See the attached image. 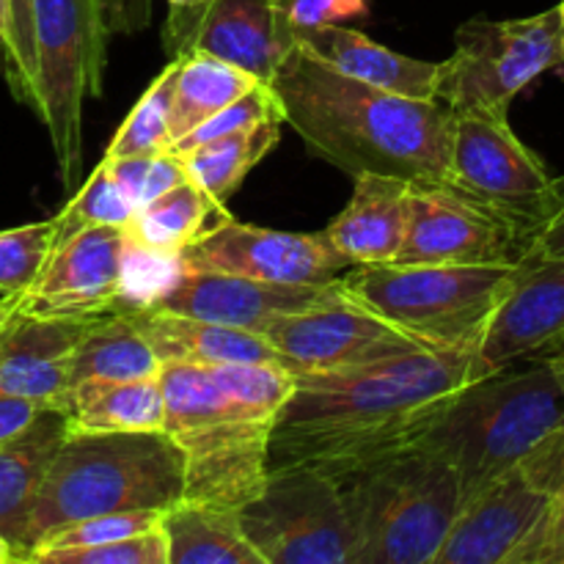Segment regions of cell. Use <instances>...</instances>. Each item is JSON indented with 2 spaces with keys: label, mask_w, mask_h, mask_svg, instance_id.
Masks as SVG:
<instances>
[{
  "label": "cell",
  "mask_w": 564,
  "mask_h": 564,
  "mask_svg": "<svg viewBox=\"0 0 564 564\" xmlns=\"http://www.w3.org/2000/svg\"><path fill=\"white\" fill-rule=\"evenodd\" d=\"M488 375L479 350H422L356 372L297 375L270 435V471L303 466L350 482L422 444Z\"/></svg>",
  "instance_id": "cell-1"
},
{
  "label": "cell",
  "mask_w": 564,
  "mask_h": 564,
  "mask_svg": "<svg viewBox=\"0 0 564 564\" xmlns=\"http://www.w3.org/2000/svg\"><path fill=\"white\" fill-rule=\"evenodd\" d=\"M273 91L306 147L352 180L383 174L413 187L455 191L449 105L352 80L303 44L281 66Z\"/></svg>",
  "instance_id": "cell-2"
},
{
  "label": "cell",
  "mask_w": 564,
  "mask_h": 564,
  "mask_svg": "<svg viewBox=\"0 0 564 564\" xmlns=\"http://www.w3.org/2000/svg\"><path fill=\"white\" fill-rule=\"evenodd\" d=\"M185 499V457L165 433L72 430L28 518L20 562L66 523L108 512L158 510Z\"/></svg>",
  "instance_id": "cell-3"
},
{
  "label": "cell",
  "mask_w": 564,
  "mask_h": 564,
  "mask_svg": "<svg viewBox=\"0 0 564 564\" xmlns=\"http://www.w3.org/2000/svg\"><path fill=\"white\" fill-rule=\"evenodd\" d=\"M165 435L185 457V499L242 510L270 477L275 416L242 405L215 375L193 364H163Z\"/></svg>",
  "instance_id": "cell-4"
},
{
  "label": "cell",
  "mask_w": 564,
  "mask_h": 564,
  "mask_svg": "<svg viewBox=\"0 0 564 564\" xmlns=\"http://www.w3.org/2000/svg\"><path fill=\"white\" fill-rule=\"evenodd\" d=\"M339 488L352 527L350 564H435L463 507L449 455L427 438Z\"/></svg>",
  "instance_id": "cell-5"
},
{
  "label": "cell",
  "mask_w": 564,
  "mask_h": 564,
  "mask_svg": "<svg viewBox=\"0 0 564 564\" xmlns=\"http://www.w3.org/2000/svg\"><path fill=\"white\" fill-rule=\"evenodd\" d=\"M560 427L564 389L549 358H540L521 372L501 369L468 386L427 441L449 455L468 505Z\"/></svg>",
  "instance_id": "cell-6"
},
{
  "label": "cell",
  "mask_w": 564,
  "mask_h": 564,
  "mask_svg": "<svg viewBox=\"0 0 564 564\" xmlns=\"http://www.w3.org/2000/svg\"><path fill=\"white\" fill-rule=\"evenodd\" d=\"M512 264H361L339 275L358 306L438 350H479L510 286Z\"/></svg>",
  "instance_id": "cell-7"
},
{
  "label": "cell",
  "mask_w": 564,
  "mask_h": 564,
  "mask_svg": "<svg viewBox=\"0 0 564 564\" xmlns=\"http://www.w3.org/2000/svg\"><path fill=\"white\" fill-rule=\"evenodd\" d=\"M39 105L61 182L83 171V108L102 94L108 25L99 0H33Z\"/></svg>",
  "instance_id": "cell-8"
},
{
  "label": "cell",
  "mask_w": 564,
  "mask_h": 564,
  "mask_svg": "<svg viewBox=\"0 0 564 564\" xmlns=\"http://www.w3.org/2000/svg\"><path fill=\"white\" fill-rule=\"evenodd\" d=\"M560 6L523 20H468L455 33V53L441 61L438 102L452 113L507 119L510 102L543 72L564 64Z\"/></svg>",
  "instance_id": "cell-9"
},
{
  "label": "cell",
  "mask_w": 564,
  "mask_h": 564,
  "mask_svg": "<svg viewBox=\"0 0 564 564\" xmlns=\"http://www.w3.org/2000/svg\"><path fill=\"white\" fill-rule=\"evenodd\" d=\"M264 564H350L352 527L341 488L314 468H273L240 510Z\"/></svg>",
  "instance_id": "cell-10"
},
{
  "label": "cell",
  "mask_w": 564,
  "mask_h": 564,
  "mask_svg": "<svg viewBox=\"0 0 564 564\" xmlns=\"http://www.w3.org/2000/svg\"><path fill=\"white\" fill-rule=\"evenodd\" d=\"M564 479V427L463 505L435 564H510Z\"/></svg>",
  "instance_id": "cell-11"
},
{
  "label": "cell",
  "mask_w": 564,
  "mask_h": 564,
  "mask_svg": "<svg viewBox=\"0 0 564 564\" xmlns=\"http://www.w3.org/2000/svg\"><path fill=\"white\" fill-rule=\"evenodd\" d=\"M452 185L474 202L523 226L527 237L545 218L554 176L518 141L510 121L488 113H455Z\"/></svg>",
  "instance_id": "cell-12"
},
{
  "label": "cell",
  "mask_w": 564,
  "mask_h": 564,
  "mask_svg": "<svg viewBox=\"0 0 564 564\" xmlns=\"http://www.w3.org/2000/svg\"><path fill=\"white\" fill-rule=\"evenodd\" d=\"M529 237L507 215L446 187H413L400 264H518Z\"/></svg>",
  "instance_id": "cell-13"
},
{
  "label": "cell",
  "mask_w": 564,
  "mask_h": 564,
  "mask_svg": "<svg viewBox=\"0 0 564 564\" xmlns=\"http://www.w3.org/2000/svg\"><path fill=\"white\" fill-rule=\"evenodd\" d=\"M264 336L292 364L295 378L356 372L411 352L438 350L419 334L358 306L356 301L284 317L270 325Z\"/></svg>",
  "instance_id": "cell-14"
},
{
  "label": "cell",
  "mask_w": 564,
  "mask_h": 564,
  "mask_svg": "<svg viewBox=\"0 0 564 564\" xmlns=\"http://www.w3.org/2000/svg\"><path fill=\"white\" fill-rule=\"evenodd\" d=\"M182 270L246 275L273 284H325L352 268L319 235L264 229L226 218L180 253Z\"/></svg>",
  "instance_id": "cell-15"
},
{
  "label": "cell",
  "mask_w": 564,
  "mask_h": 564,
  "mask_svg": "<svg viewBox=\"0 0 564 564\" xmlns=\"http://www.w3.org/2000/svg\"><path fill=\"white\" fill-rule=\"evenodd\" d=\"M341 303H350V295L339 279L325 284H273L246 275L182 270L149 308L264 334L279 319Z\"/></svg>",
  "instance_id": "cell-16"
},
{
  "label": "cell",
  "mask_w": 564,
  "mask_h": 564,
  "mask_svg": "<svg viewBox=\"0 0 564 564\" xmlns=\"http://www.w3.org/2000/svg\"><path fill=\"white\" fill-rule=\"evenodd\" d=\"M127 229L88 226L55 242L42 275L20 295V312L36 317H99L116 312L124 281Z\"/></svg>",
  "instance_id": "cell-17"
},
{
  "label": "cell",
  "mask_w": 564,
  "mask_h": 564,
  "mask_svg": "<svg viewBox=\"0 0 564 564\" xmlns=\"http://www.w3.org/2000/svg\"><path fill=\"white\" fill-rule=\"evenodd\" d=\"M564 347V257L521 262L479 345L494 372Z\"/></svg>",
  "instance_id": "cell-18"
},
{
  "label": "cell",
  "mask_w": 564,
  "mask_h": 564,
  "mask_svg": "<svg viewBox=\"0 0 564 564\" xmlns=\"http://www.w3.org/2000/svg\"><path fill=\"white\" fill-rule=\"evenodd\" d=\"M295 47L292 0H213L182 55H215L273 86Z\"/></svg>",
  "instance_id": "cell-19"
},
{
  "label": "cell",
  "mask_w": 564,
  "mask_h": 564,
  "mask_svg": "<svg viewBox=\"0 0 564 564\" xmlns=\"http://www.w3.org/2000/svg\"><path fill=\"white\" fill-rule=\"evenodd\" d=\"M124 314H130L163 364H193L204 369L229 364H275L292 372V364L264 334L158 308H135Z\"/></svg>",
  "instance_id": "cell-20"
},
{
  "label": "cell",
  "mask_w": 564,
  "mask_h": 564,
  "mask_svg": "<svg viewBox=\"0 0 564 564\" xmlns=\"http://www.w3.org/2000/svg\"><path fill=\"white\" fill-rule=\"evenodd\" d=\"M411 185L383 174L356 176L347 207L323 231L330 246L352 264H389L400 257L408 231Z\"/></svg>",
  "instance_id": "cell-21"
},
{
  "label": "cell",
  "mask_w": 564,
  "mask_h": 564,
  "mask_svg": "<svg viewBox=\"0 0 564 564\" xmlns=\"http://www.w3.org/2000/svg\"><path fill=\"white\" fill-rule=\"evenodd\" d=\"M297 44H303L308 53L352 80L402 94V97L438 99L441 64L394 53L364 36L361 31L345 25L314 28V31L297 33Z\"/></svg>",
  "instance_id": "cell-22"
},
{
  "label": "cell",
  "mask_w": 564,
  "mask_h": 564,
  "mask_svg": "<svg viewBox=\"0 0 564 564\" xmlns=\"http://www.w3.org/2000/svg\"><path fill=\"white\" fill-rule=\"evenodd\" d=\"M69 433V413L64 408H44L20 435L0 444V534L14 545L17 560L44 477Z\"/></svg>",
  "instance_id": "cell-23"
},
{
  "label": "cell",
  "mask_w": 564,
  "mask_h": 564,
  "mask_svg": "<svg viewBox=\"0 0 564 564\" xmlns=\"http://www.w3.org/2000/svg\"><path fill=\"white\" fill-rule=\"evenodd\" d=\"M72 430L83 433H165V391L158 378L83 380L66 397Z\"/></svg>",
  "instance_id": "cell-24"
},
{
  "label": "cell",
  "mask_w": 564,
  "mask_h": 564,
  "mask_svg": "<svg viewBox=\"0 0 564 564\" xmlns=\"http://www.w3.org/2000/svg\"><path fill=\"white\" fill-rule=\"evenodd\" d=\"M169 564H264L242 529L240 510L182 499L163 512Z\"/></svg>",
  "instance_id": "cell-25"
},
{
  "label": "cell",
  "mask_w": 564,
  "mask_h": 564,
  "mask_svg": "<svg viewBox=\"0 0 564 564\" xmlns=\"http://www.w3.org/2000/svg\"><path fill=\"white\" fill-rule=\"evenodd\" d=\"M176 61L180 66L171 99V143H180L196 127L259 86L257 77L215 55L187 53Z\"/></svg>",
  "instance_id": "cell-26"
},
{
  "label": "cell",
  "mask_w": 564,
  "mask_h": 564,
  "mask_svg": "<svg viewBox=\"0 0 564 564\" xmlns=\"http://www.w3.org/2000/svg\"><path fill=\"white\" fill-rule=\"evenodd\" d=\"M226 218L231 215L224 204L213 202L196 182L187 180L138 207L135 218L127 226V237L154 253L180 257L191 242Z\"/></svg>",
  "instance_id": "cell-27"
},
{
  "label": "cell",
  "mask_w": 564,
  "mask_h": 564,
  "mask_svg": "<svg viewBox=\"0 0 564 564\" xmlns=\"http://www.w3.org/2000/svg\"><path fill=\"white\" fill-rule=\"evenodd\" d=\"M163 361L130 314L110 312L94 319L72 358V386L83 380L158 378Z\"/></svg>",
  "instance_id": "cell-28"
},
{
  "label": "cell",
  "mask_w": 564,
  "mask_h": 564,
  "mask_svg": "<svg viewBox=\"0 0 564 564\" xmlns=\"http://www.w3.org/2000/svg\"><path fill=\"white\" fill-rule=\"evenodd\" d=\"M281 124L284 121L270 119L248 130L231 132V135L215 138V141L198 143L187 152H176L185 163L191 180L207 193L213 202L224 204L235 196L237 187L242 185L253 165L273 152L281 138Z\"/></svg>",
  "instance_id": "cell-29"
},
{
  "label": "cell",
  "mask_w": 564,
  "mask_h": 564,
  "mask_svg": "<svg viewBox=\"0 0 564 564\" xmlns=\"http://www.w3.org/2000/svg\"><path fill=\"white\" fill-rule=\"evenodd\" d=\"M180 61L171 58L169 66L143 91L135 108L119 127L113 141L105 149V158H143V154L171 152V99Z\"/></svg>",
  "instance_id": "cell-30"
},
{
  "label": "cell",
  "mask_w": 564,
  "mask_h": 564,
  "mask_svg": "<svg viewBox=\"0 0 564 564\" xmlns=\"http://www.w3.org/2000/svg\"><path fill=\"white\" fill-rule=\"evenodd\" d=\"M135 213L138 204L121 191V185L110 174L108 163L102 160L91 171L86 185L55 215V231H58L55 242L66 240V237L77 235L88 226H121V229H127Z\"/></svg>",
  "instance_id": "cell-31"
},
{
  "label": "cell",
  "mask_w": 564,
  "mask_h": 564,
  "mask_svg": "<svg viewBox=\"0 0 564 564\" xmlns=\"http://www.w3.org/2000/svg\"><path fill=\"white\" fill-rule=\"evenodd\" d=\"M55 218L0 229V295H22L55 251Z\"/></svg>",
  "instance_id": "cell-32"
},
{
  "label": "cell",
  "mask_w": 564,
  "mask_h": 564,
  "mask_svg": "<svg viewBox=\"0 0 564 564\" xmlns=\"http://www.w3.org/2000/svg\"><path fill=\"white\" fill-rule=\"evenodd\" d=\"M163 512L158 510H130V512H108V516L83 518V521L66 523L55 529L47 538L36 543V549L25 556V562H33L39 554L47 551H66V549H91V545L119 543V540L138 538L160 527Z\"/></svg>",
  "instance_id": "cell-33"
},
{
  "label": "cell",
  "mask_w": 564,
  "mask_h": 564,
  "mask_svg": "<svg viewBox=\"0 0 564 564\" xmlns=\"http://www.w3.org/2000/svg\"><path fill=\"white\" fill-rule=\"evenodd\" d=\"M108 163L110 174L119 182L121 191L143 207L152 198L163 196L171 187L191 180L185 163L176 152L163 154H143V158H102Z\"/></svg>",
  "instance_id": "cell-34"
},
{
  "label": "cell",
  "mask_w": 564,
  "mask_h": 564,
  "mask_svg": "<svg viewBox=\"0 0 564 564\" xmlns=\"http://www.w3.org/2000/svg\"><path fill=\"white\" fill-rule=\"evenodd\" d=\"M270 119L284 121V108H281L279 97H275L273 86H268V83H259L253 91H248L246 97H240L237 102H231L229 108H224L220 113H215L213 119L204 121L202 127H196L191 135L182 138L180 143H174V149H171V152H187V149L198 147V143H207V141H215V138L231 135V132L248 130V127H257V124H262V121H270Z\"/></svg>",
  "instance_id": "cell-35"
},
{
  "label": "cell",
  "mask_w": 564,
  "mask_h": 564,
  "mask_svg": "<svg viewBox=\"0 0 564 564\" xmlns=\"http://www.w3.org/2000/svg\"><path fill=\"white\" fill-rule=\"evenodd\" d=\"M36 564H169V540L163 527L152 529L138 538L119 540L108 545H91V549H66L39 554Z\"/></svg>",
  "instance_id": "cell-36"
},
{
  "label": "cell",
  "mask_w": 564,
  "mask_h": 564,
  "mask_svg": "<svg viewBox=\"0 0 564 564\" xmlns=\"http://www.w3.org/2000/svg\"><path fill=\"white\" fill-rule=\"evenodd\" d=\"M11 20H14V58L3 69L11 94L22 105H39V64H36V33H33V0H11Z\"/></svg>",
  "instance_id": "cell-37"
},
{
  "label": "cell",
  "mask_w": 564,
  "mask_h": 564,
  "mask_svg": "<svg viewBox=\"0 0 564 564\" xmlns=\"http://www.w3.org/2000/svg\"><path fill=\"white\" fill-rule=\"evenodd\" d=\"M510 564H564V479Z\"/></svg>",
  "instance_id": "cell-38"
},
{
  "label": "cell",
  "mask_w": 564,
  "mask_h": 564,
  "mask_svg": "<svg viewBox=\"0 0 564 564\" xmlns=\"http://www.w3.org/2000/svg\"><path fill=\"white\" fill-rule=\"evenodd\" d=\"M369 14V0H292V25L295 33L314 31L325 25H341L364 20Z\"/></svg>",
  "instance_id": "cell-39"
},
{
  "label": "cell",
  "mask_w": 564,
  "mask_h": 564,
  "mask_svg": "<svg viewBox=\"0 0 564 564\" xmlns=\"http://www.w3.org/2000/svg\"><path fill=\"white\" fill-rule=\"evenodd\" d=\"M564 257V176L554 180V193H551V207L545 218L529 235L527 259L523 262H534V259H554Z\"/></svg>",
  "instance_id": "cell-40"
},
{
  "label": "cell",
  "mask_w": 564,
  "mask_h": 564,
  "mask_svg": "<svg viewBox=\"0 0 564 564\" xmlns=\"http://www.w3.org/2000/svg\"><path fill=\"white\" fill-rule=\"evenodd\" d=\"M169 3V20L163 28V44L171 58L185 53L198 20L213 0H165Z\"/></svg>",
  "instance_id": "cell-41"
},
{
  "label": "cell",
  "mask_w": 564,
  "mask_h": 564,
  "mask_svg": "<svg viewBox=\"0 0 564 564\" xmlns=\"http://www.w3.org/2000/svg\"><path fill=\"white\" fill-rule=\"evenodd\" d=\"M110 36H138L152 25L154 0H99Z\"/></svg>",
  "instance_id": "cell-42"
},
{
  "label": "cell",
  "mask_w": 564,
  "mask_h": 564,
  "mask_svg": "<svg viewBox=\"0 0 564 564\" xmlns=\"http://www.w3.org/2000/svg\"><path fill=\"white\" fill-rule=\"evenodd\" d=\"M44 408L47 405H42V402L0 394V444L11 441L14 435H20L28 424H33V419H36Z\"/></svg>",
  "instance_id": "cell-43"
},
{
  "label": "cell",
  "mask_w": 564,
  "mask_h": 564,
  "mask_svg": "<svg viewBox=\"0 0 564 564\" xmlns=\"http://www.w3.org/2000/svg\"><path fill=\"white\" fill-rule=\"evenodd\" d=\"M0 55L3 69H9L14 58V20H11V0H0Z\"/></svg>",
  "instance_id": "cell-44"
},
{
  "label": "cell",
  "mask_w": 564,
  "mask_h": 564,
  "mask_svg": "<svg viewBox=\"0 0 564 564\" xmlns=\"http://www.w3.org/2000/svg\"><path fill=\"white\" fill-rule=\"evenodd\" d=\"M17 312H20V295L0 297V328H3V325L9 323Z\"/></svg>",
  "instance_id": "cell-45"
},
{
  "label": "cell",
  "mask_w": 564,
  "mask_h": 564,
  "mask_svg": "<svg viewBox=\"0 0 564 564\" xmlns=\"http://www.w3.org/2000/svg\"><path fill=\"white\" fill-rule=\"evenodd\" d=\"M549 364H551V369H554L560 386L564 389V347H562V350H556L554 356H549Z\"/></svg>",
  "instance_id": "cell-46"
},
{
  "label": "cell",
  "mask_w": 564,
  "mask_h": 564,
  "mask_svg": "<svg viewBox=\"0 0 564 564\" xmlns=\"http://www.w3.org/2000/svg\"><path fill=\"white\" fill-rule=\"evenodd\" d=\"M9 562H20V560H17L14 545H11L9 540H6L3 534H0V564H9Z\"/></svg>",
  "instance_id": "cell-47"
},
{
  "label": "cell",
  "mask_w": 564,
  "mask_h": 564,
  "mask_svg": "<svg viewBox=\"0 0 564 564\" xmlns=\"http://www.w3.org/2000/svg\"><path fill=\"white\" fill-rule=\"evenodd\" d=\"M560 11H562V20H564V0L560 3Z\"/></svg>",
  "instance_id": "cell-48"
},
{
  "label": "cell",
  "mask_w": 564,
  "mask_h": 564,
  "mask_svg": "<svg viewBox=\"0 0 564 564\" xmlns=\"http://www.w3.org/2000/svg\"><path fill=\"white\" fill-rule=\"evenodd\" d=\"M562 50H564V39H562Z\"/></svg>",
  "instance_id": "cell-49"
}]
</instances>
